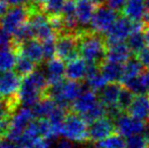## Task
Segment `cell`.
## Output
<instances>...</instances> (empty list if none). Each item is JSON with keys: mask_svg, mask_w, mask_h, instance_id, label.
I'll return each mask as SVG.
<instances>
[{"mask_svg": "<svg viewBox=\"0 0 149 148\" xmlns=\"http://www.w3.org/2000/svg\"><path fill=\"white\" fill-rule=\"evenodd\" d=\"M79 55L90 65L100 66L106 61L108 44L102 36L93 31H83L78 36Z\"/></svg>", "mask_w": 149, "mask_h": 148, "instance_id": "obj_1", "label": "cell"}, {"mask_svg": "<svg viewBox=\"0 0 149 148\" xmlns=\"http://www.w3.org/2000/svg\"><path fill=\"white\" fill-rule=\"evenodd\" d=\"M49 87L46 74L41 70H35L33 73L24 77L18 90V101L22 107H33L38 101L46 97Z\"/></svg>", "mask_w": 149, "mask_h": 148, "instance_id": "obj_2", "label": "cell"}, {"mask_svg": "<svg viewBox=\"0 0 149 148\" xmlns=\"http://www.w3.org/2000/svg\"><path fill=\"white\" fill-rule=\"evenodd\" d=\"M84 86L79 81H74L68 79L67 81L62 80L55 84L49 85L46 95L51 97L58 106L68 109L70 105L78 97Z\"/></svg>", "mask_w": 149, "mask_h": 148, "instance_id": "obj_3", "label": "cell"}, {"mask_svg": "<svg viewBox=\"0 0 149 148\" xmlns=\"http://www.w3.org/2000/svg\"><path fill=\"white\" fill-rule=\"evenodd\" d=\"M88 123L81 115L76 113H68L63 123L61 135L64 138L73 142L85 143L89 141L88 137Z\"/></svg>", "mask_w": 149, "mask_h": 148, "instance_id": "obj_4", "label": "cell"}, {"mask_svg": "<svg viewBox=\"0 0 149 148\" xmlns=\"http://www.w3.org/2000/svg\"><path fill=\"white\" fill-rule=\"evenodd\" d=\"M35 118L36 116L31 108L22 107L16 110L10 119L9 126L5 134V139L15 144L22 136L29 125L35 120Z\"/></svg>", "mask_w": 149, "mask_h": 148, "instance_id": "obj_5", "label": "cell"}, {"mask_svg": "<svg viewBox=\"0 0 149 148\" xmlns=\"http://www.w3.org/2000/svg\"><path fill=\"white\" fill-rule=\"evenodd\" d=\"M144 26L141 22H133L127 16H120L117 18L115 24L104 34V39L108 45L121 43L127 41L132 33L138 30H143Z\"/></svg>", "mask_w": 149, "mask_h": 148, "instance_id": "obj_6", "label": "cell"}, {"mask_svg": "<svg viewBox=\"0 0 149 148\" xmlns=\"http://www.w3.org/2000/svg\"><path fill=\"white\" fill-rule=\"evenodd\" d=\"M31 12V3L26 5L12 6L7 10L1 19L0 26L10 35H13L22 24L28 22Z\"/></svg>", "mask_w": 149, "mask_h": 148, "instance_id": "obj_7", "label": "cell"}, {"mask_svg": "<svg viewBox=\"0 0 149 148\" xmlns=\"http://www.w3.org/2000/svg\"><path fill=\"white\" fill-rule=\"evenodd\" d=\"M118 17V12L109 6H97L90 22V30L98 34H106Z\"/></svg>", "mask_w": 149, "mask_h": 148, "instance_id": "obj_8", "label": "cell"}, {"mask_svg": "<svg viewBox=\"0 0 149 148\" xmlns=\"http://www.w3.org/2000/svg\"><path fill=\"white\" fill-rule=\"evenodd\" d=\"M56 57L66 62L79 57L78 37L72 34L59 35L56 41Z\"/></svg>", "mask_w": 149, "mask_h": 148, "instance_id": "obj_9", "label": "cell"}, {"mask_svg": "<svg viewBox=\"0 0 149 148\" xmlns=\"http://www.w3.org/2000/svg\"><path fill=\"white\" fill-rule=\"evenodd\" d=\"M117 131L116 124L113 119L106 116L102 119L90 123L88 126V137L90 142H100L108 137L112 136Z\"/></svg>", "mask_w": 149, "mask_h": 148, "instance_id": "obj_10", "label": "cell"}, {"mask_svg": "<svg viewBox=\"0 0 149 148\" xmlns=\"http://www.w3.org/2000/svg\"><path fill=\"white\" fill-rule=\"evenodd\" d=\"M116 129L117 132L123 137H130L133 135L142 134L146 129L147 123L142 122L138 119L132 117L129 114L121 115L116 119Z\"/></svg>", "mask_w": 149, "mask_h": 148, "instance_id": "obj_11", "label": "cell"}, {"mask_svg": "<svg viewBox=\"0 0 149 148\" xmlns=\"http://www.w3.org/2000/svg\"><path fill=\"white\" fill-rule=\"evenodd\" d=\"M20 78L16 72L6 71L0 73V97L3 101L17 99L20 87Z\"/></svg>", "mask_w": 149, "mask_h": 148, "instance_id": "obj_12", "label": "cell"}, {"mask_svg": "<svg viewBox=\"0 0 149 148\" xmlns=\"http://www.w3.org/2000/svg\"><path fill=\"white\" fill-rule=\"evenodd\" d=\"M16 53H17V55L20 54V55L26 56V58L31 59L36 64L41 63V62H43V60H45L43 43L36 38L29 40L20 46H18L16 48Z\"/></svg>", "mask_w": 149, "mask_h": 148, "instance_id": "obj_13", "label": "cell"}, {"mask_svg": "<svg viewBox=\"0 0 149 148\" xmlns=\"http://www.w3.org/2000/svg\"><path fill=\"white\" fill-rule=\"evenodd\" d=\"M98 101H100V99H98L97 95L95 94V91L89 88L84 89L72 103L71 109H72V112L83 116L87 112H89Z\"/></svg>", "mask_w": 149, "mask_h": 148, "instance_id": "obj_14", "label": "cell"}, {"mask_svg": "<svg viewBox=\"0 0 149 148\" xmlns=\"http://www.w3.org/2000/svg\"><path fill=\"white\" fill-rule=\"evenodd\" d=\"M128 114L149 124V94H139L134 97Z\"/></svg>", "mask_w": 149, "mask_h": 148, "instance_id": "obj_15", "label": "cell"}, {"mask_svg": "<svg viewBox=\"0 0 149 148\" xmlns=\"http://www.w3.org/2000/svg\"><path fill=\"white\" fill-rule=\"evenodd\" d=\"M91 0H76V17L81 31H86L90 26L92 16L95 11Z\"/></svg>", "mask_w": 149, "mask_h": 148, "instance_id": "obj_16", "label": "cell"}, {"mask_svg": "<svg viewBox=\"0 0 149 148\" xmlns=\"http://www.w3.org/2000/svg\"><path fill=\"white\" fill-rule=\"evenodd\" d=\"M132 54L133 53L128 47L127 43L121 42V43L112 44V45H108L106 61L123 64L131 58Z\"/></svg>", "mask_w": 149, "mask_h": 148, "instance_id": "obj_17", "label": "cell"}, {"mask_svg": "<svg viewBox=\"0 0 149 148\" xmlns=\"http://www.w3.org/2000/svg\"><path fill=\"white\" fill-rule=\"evenodd\" d=\"M123 87L118 82H109L98 93V99L107 108L118 107L119 97Z\"/></svg>", "mask_w": 149, "mask_h": 148, "instance_id": "obj_18", "label": "cell"}, {"mask_svg": "<svg viewBox=\"0 0 149 148\" xmlns=\"http://www.w3.org/2000/svg\"><path fill=\"white\" fill-rule=\"evenodd\" d=\"M146 0H127L123 13L133 22H142L147 13Z\"/></svg>", "mask_w": 149, "mask_h": 148, "instance_id": "obj_19", "label": "cell"}, {"mask_svg": "<svg viewBox=\"0 0 149 148\" xmlns=\"http://www.w3.org/2000/svg\"><path fill=\"white\" fill-rule=\"evenodd\" d=\"M89 64L83 58H75L67 62L66 65V77L70 80L80 81L85 79L88 71Z\"/></svg>", "mask_w": 149, "mask_h": 148, "instance_id": "obj_20", "label": "cell"}, {"mask_svg": "<svg viewBox=\"0 0 149 148\" xmlns=\"http://www.w3.org/2000/svg\"><path fill=\"white\" fill-rule=\"evenodd\" d=\"M64 75H66V66L63 60L58 57H54L49 60L46 69V77L49 85L55 84L63 80Z\"/></svg>", "mask_w": 149, "mask_h": 148, "instance_id": "obj_21", "label": "cell"}, {"mask_svg": "<svg viewBox=\"0 0 149 148\" xmlns=\"http://www.w3.org/2000/svg\"><path fill=\"white\" fill-rule=\"evenodd\" d=\"M85 82H86L87 87L95 92L96 91L100 92L109 83L100 71V66L90 65V64L88 65V71L85 77Z\"/></svg>", "mask_w": 149, "mask_h": 148, "instance_id": "obj_22", "label": "cell"}, {"mask_svg": "<svg viewBox=\"0 0 149 148\" xmlns=\"http://www.w3.org/2000/svg\"><path fill=\"white\" fill-rule=\"evenodd\" d=\"M100 71L108 82H122L124 77V65L104 61L100 65Z\"/></svg>", "mask_w": 149, "mask_h": 148, "instance_id": "obj_23", "label": "cell"}, {"mask_svg": "<svg viewBox=\"0 0 149 148\" xmlns=\"http://www.w3.org/2000/svg\"><path fill=\"white\" fill-rule=\"evenodd\" d=\"M57 104L49 97H44L33 107V111L37 119L48 118L57 107Z\"/></svg>", "mask_w": 149, "mask_h": 148, "instance_id": "obj_24", "label": "cell"}, {"mask_svg": "<svg viewBox=\"0 0 149 148\" xmlns=\"http://www.w3.org/2000/svg\"><path fill=\"white\" fill-rule=\"evenodd\" d=\"M17 60V53L14 49L0 50V73L11 71Z\"/></svg>", "mask_w": 149, "mask_h": 148, "instance_id": "obj_25", "label": "cell"}, {"mask_svg": "<svg viewBox=\"0 0 149 148\" xmlns=\"http://www.w3.org/2000/svg\"><path fill=\"white\" fill-rule=\"evenodd\" d=\"M14 69H15L16 73L19 75L22 78H24V77L28 76V75H30L35 71L36 63L33 61H31V59L26 58V56L18 54Z\"/></svg>", "mask_w": 149, "mask_h": 148, "instance_id": "obj_26", "label": "cell"}, {"mask_svg": "<svg viewBox=\"0 0 149 148\" xmlns=\"http://www.w3.org/2000/svg\"><path fill=\"white\" fill-rule=\"evenodd\" d=\"M143 67L142 63L137 57H131L126 63H124V79L131 78V77L140 76L143 73ZM122 80V81H123Z\"/></svg>", "mask_w": 149, "mask_h": 148, "instance_id": "obj_27", "label": "cell"}, {"mask_svg": "<svg viewBox=\"0 0 149 148\" xmlns=\"http://www.w3.org/2000/svg\"><path fill=\"white\" fill-rule=\"evenodd\" d=\"M127 45L133 54H138L140 51H142L146 45L143 30H138L132 33L127 39Z\"/></svg>", "mask_w": 149, "mask_h": 148, "instance_id": "obj_28", "label": "cell"}, {"mask_svg": "<svg viewBox=\"0 0 149 148\" xmlns=\"http://www.w3.org/2000/svg\"><path fill=\"white\" fill-rule=\"evenodd\" d=\"M122 84H123V86L125 87V88L129 89V90L132 91L135 95L145 94V93H147L145 84H144V81H143V79H142V75L124 79V80L122 81Z\"/></svg>", "mask_w": 149, "mask_h": 148, "instance_id": "obj_29", "label": "cell"}, {"mask_svg": "<svg viewBox=\"0 0 149 148\" xmlns=\"http://www.w3.org/2000/svg\"><path fill=\"white\" fill-rule=\"evenodd\" d=\"M66 0H45L40 4L41 10L47 15H60L63 11Z\"/></svg>", "mask_w": 149, "mask_h": 148, "instance_id": "obj_30", "label": "cell"}, {"mask_svg": "<svg viewBox=\"0 0 149 148\" xmlns=\"http://www.w3.org/2000/svg\"><path fill=\"white\" fill-rule=\"evenodd\" d=\"M106 116H107V107L104 105H102L100 101H98L89 112H87L82 117L88 124H90V123L94 122V121L98 120V119L104 118Z\"/></svg>", "mask_w": 149, "mask_h": 148, "instance_id": "obj_31", "label": "cell"}, {"mask_svg": "<svg viewBox=\"0 0 149 148\" xmlns=\"http://www.w3.org/2000/svg\"><path fill=\"white\" fill-rule=\"evenodd\" d=\"M100 148H126V141L120 134H113L97 143Z\"/></svg>", "mask_w": 149, "mask_h": 148, "instance_id": "obj_32", "label": "cell"}, {"mask_svg": "<svg viewBox=\"0 0 149 148\" xmlns=\"http://www.w3.org/2000/svg\"><path fill=\"white\" fill-rule=\"evenodd\" d=\"M134 95L135 94H134L132 91H130L129 89L125 88V87L123 86V89H122V91H121V94H120L119 101H118V108L121 110L122 113L128 112V110H129L134 97H135Z\"/></svg>", "mask_w": 149, "mask_h": 148, "instance_id": "obj_33", "label": "cell"}, {"mask_svg": "<svg viewBox=\"0 0 149 148\" xmlns=\"http://www.w3.org/2000/svg\"><path fill=\"white\" fill-rule=\"evenodd\" d=\"M126 148H149V142L143 134L133 135L126 140Z\"/></svg>", "mask_w": 149, "mask_h": 148, "instance_id": "obj_34", "label": "cell"}, {"mask_svg": "<svg viewBox=\"0 0 149 148\" xmlns=\"http://www.w3.org/2000/svg\"><path fill=\"white\" fill-rule=\"evenodd\" d=\"M56 41L57 39H51L42 42L44 49V57L47 61L56 57Z\"/></svg>", "mask_w": 149, "mask_h": 148, "instance_id": "obj_35", "label": "cell"}, {"mask_svg": "<svg viewBox=\"0 0 149 148\" xmlns=\"http://www.w3.org/2000/svg\"><path fill=\"white\" fill-rule=\"evenodd\" d=\"M13 49V40L12 35L7 33L0 26V50Z\"/></svg>", "mask_w": 149, "mask_h": 148, "instance_id": "obj_36", "label": "cell"}, {"mask_svg": "<svg viewBox=\"0 0 149 148\" xmlns=\"http://www.w3.org/2000/svg\"><path fill=\"white\" fill-rule=\"evenodd\" d=\"M126 2H127V0H108L107 4H108L109 7H111L112 9L119 12L123 11L124 7L126 5Z\"/></svg>", "mask_w": 149, "mask_h": 148, "instance_id": "obj_37", "label": "cell"}, {"mask_svg": "<svg viewBox=\"0 0 149 148\" xmlns=\"http://www.w3.org/2000/svg\"><path fill=\"white\" fill-rule=\"evenodd\" d=\"M137 58L144 67L149 68V47H145L142 51H140L137 54Z\"/></svg>", "mask_w": 149, "mask_h": 148, "instance_id": "obj_38", "label": "cell"}, {"mask_svg": "<svg viewBox=\"0 0 149 148\" xmlns=\"http://www.w3.org/2000/svg\"><path fill=\"white\" fill-rule=\"evenodd\" d=\"M56 148H77L73 141H70L68 139H62L56 145Z\"/></svg>", "mask_w": 149, "mask_h": 148, "instance_id": "obj_39", "label": "cell"}, {"mask_svg": "<svg viewBox=\"0 0 149 148\" xmlns=\"http://www.w3.org/2000/svg\"><path fill=\"white\" fill-rule=\"evenodd\" d=\"M10 6H19L29 4V0H4Z\"/></svg>", "mask_w": 149, "mask_h": 148, "instance_id": "obj_40", "label": "cell"}, {"mask_svg": "<svg viewBox=\"0 0 149 148\" xmlns=\"http://www.w3.org/2000/svg\"><path fill=\"white\" fill-rule=\"evenodd\" d=\"M8 10V4L4 0H0V22Z\"/></svg>", "mask_w": 149, "mask_h": 148, "instance_id": "obj_41", "label": "cell"}, {"mask_svg": "<svg viewBox=\"0 0 149 148\" xmlns=\"http://www.w3.org/2000/svg\"><path fill=\"white\" fill-rule=\"evenodd\" d=\"M142 79H143L144 84H145L147 94H149V68H147V69L142 73Z\"/></svg>", "mask_w": 149, "mask_h": 148, "instance_id": "obj_42", "label": "cell"}, {"mask_svg": "<svg viewBox=\"0 0 149 148\" xmlns=\"http://www.w3.org/2000/svg\"><path fill=\"white\" fill-rule=\"evenodd\" d=\"M0 148H14V144L5 138L0 139Z\"/></svg>", "mask_w": 149, "mask_h": 148, "instance_id": "obj_43", "label": "cell"}, {"mask_svg": "<svg viewBox=\"0 0 149 148\" xmlns=\"http://www.w3.org/2000/svg\"><path fill=\"white\" fill-rule=\"evenodd\" d=\"M143 33H144V37H145L146 45H147V47H149V24H148V26H144Z\"/></svg>", "mask_w": 149, "mask_h": 148, "instance_id": "obj_44", "label": "cell"}, {"mask_svg": "<svg viewBox=\"0 0 149 148\" xmlns=\"http://www.w3.org/2000/svg\"><path fill=\"white\" fill-rule=\"evenodd\" d=\"M91 1L95 6H102V5H104V4L107 3L108 0H91Z\"/></svg>", "mask_w": 149, "mask_h": 148, "instance_id": "obj_45", "label": "cell"}, {"mask_svg": "<svg viewBox=\"0 0 149 148\" xmlns=\"http://www.w3.org/2000/svg\"><path fill=\"white\" fill-rule=\"evenodd\" d=\"M143 22H144V24H145V26H148V24H149V9H148L147 13H146L145 17H144Z\"/></svg>", "mask_w": 149, "mask_h": 148, "instance_id": "obj_46", "label": "cell"}, {"mask_svg": "<svg viewBox=\"0 0 149 148\" xmlns=\"http://www.w3.org/2000/svg\"><path fill=\"white\" fill-rule=\"evenodd\" d=\"M33 3H36V4H42L45 0H31Z\"/></svg>", "mask_w": 149, "mask_h": 148, "instance_id": "obj_47", "label": "cell"}, {"mask_svg": "<svg viewBox=\"0 0 149 148\" xmlns=\"http://www.w3.org/2000/svg\"><path fill=\"white\" fill-rule=\"evenodd\" d=\"M146 2H147V6L149 7V0H146Z\"/></svg>", "mask_w": 149, "mask_h": 148, "instance_id": "obj_48", "label": "cell"}, {"mask_svg": "<svg viewBox=\"0 0 149 148\" xmlns=\"http://www.w3.org/2000/svg\"><path fill=\"white\" fill-rule=\"evenodd\" d=\"M93 148H100V146H98V145H96V146H94Z\"/></svg>", "mask_w": 149, "mask_h": 148, "instance_id": "obj_49", "label": "cell"}, {"mask_svg": "<svg viewBox=\"0 0 149 148\" xmlns=\"http://www.w3.org/2000/svg\"><path fill=\"white\" fill-rule=\"evenodd\" d=\"M0 99H1V97H0Z\"/></svg>", "mask_w": 149, "mask_h": 148, "instance_id": "obj_50", "label": "cell"}]
</instances>
